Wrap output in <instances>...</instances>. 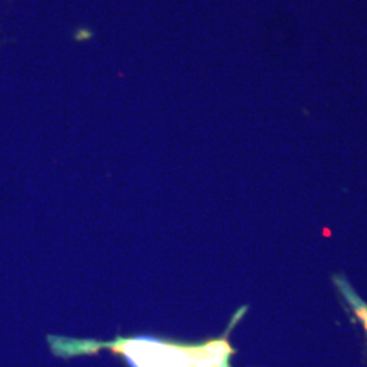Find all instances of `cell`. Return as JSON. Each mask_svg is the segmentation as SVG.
I'll use <instances>...</instances> for the list:
<instances>
[{
    "label": "cell",
    "instance_id": "2",
    "mask_svg": "<svg viewBox=\"0 0 367 367\" xmlns=\"http://www.w3.org/2000/svg\"><path fill=\"white\" fill-rule=\"evenodd\" d=\"M335 283H336L338 289L340 291L343 298L348 302V305H350V308L352 309L354 315H357L358 320L361 321V324H362V327H364V329H365L367 335L366 302H364V301L359 298V295H358L354 290L351 289V286L348 285V282H347L345 279L338 276V278H335Z\"/></svg>",
    "mask_w": 367,
    "mask_h": 367
},
{
    "label": "cell",
    "instance_id": "1",
    "mask_svg": "<svg viewBox=\"0 0 367 367\" xmlns=\"http://www.w3.org/2000/svg\"><path fill=\"white\" fill-rule=\"evenodd\" d=\"M246 310L248 308L244 306L233 315L222 336L200 343L151 335H117L107 341L50 335L47 341L53 355L61 359L97 355L106 350L123 359L128 367H232L230 361L237 351L229 341V335Z\"/></svg>",
    "mask_w": 367,
    "mask_h": 367
}]
</instances>
